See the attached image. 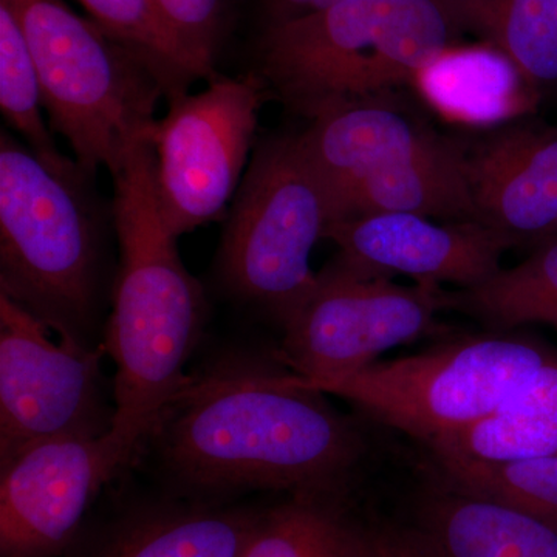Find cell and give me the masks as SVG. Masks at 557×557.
I'll list each match as a JSON object with an SVG mask.
<instances>
[{"mask_svg": "<svg viewBox=\"0 0 557 557\" xmlns=\"http://www.w3.org/2000/svg\"><path fill=\"white\" fill-rule=\"evenodd\" d=\"M322 395L289 373L215 370L193 376L150 440L193 493L343 494L364 442Z\"/></svg>", "mask_w": 557, "mask_h": 557, "instance_id": "1", "label": "cell"}, {"mask_svg": "<svg viewBox=\"0 0 557 557\" xmlns=\"http://www.w3.org/2000/svg\"><path fill=\"white\" fill-rule=\"evenodd\" d=\"M112 178L120 244L104 343L116 368L112 432L141 448L193 380L185 368L200 338L205 302L160 211L150 138L132 148Z\"/></svg>", "mask_w": 557, "mask_h": 557, "instance_id": "2", "label": "cell"}, {"mask_svg": "<svg viewBox=\"0 0 557 557\" xmlns=\"http://www.w3.org/2000/svg\"><path fill=\"white\" fill-rule=\"evenodd\" d=\"M458 32L443 0H341L267 25L258 75L292 112L311 120L412 84Z\"/></svg>", "mask_w": 557, "mask_h": 557, "instance_id": "3", "label": "cell"}, {"mask_svg": "<svg viewBox=\"0 0 557 557\" xmlns=\"http://www.w3.org/2000/svg\"><path fill=\"white\" fill-rule=\"evenodd\" d=\"M90 178L83 168L54 170L0 134V293L78 339L95 310L100 267Z\"/></svg>", "mask_w": 557, "mask_h": 557, "instance_id": "4", "label": "cell"}, {"mask_svg": "<svg viewBox=\"0 0 557 557\" xmlns=\"http://www.w3.org/2000/svg\"><path fill=\"white\" fill-rule=\"evenodd\" d=\"M16 14L42 87L50 129L69 143L84 172L120 170L152 137L164 98L149 69L64 0H3Z\"/></svg>", "mask_w": 557, "mask_h": 557, "instance_id": "5", "label": "cell"}, {"mask_svg": "<svg viewBox=\"0 0 557 557\" xmlns=\"http://www.w3.org/2000/svg\"><path fill=\"white\" fill-rule=\"evenodd\" d=\"M553 357L530 339L475 336L412 357L376 361L338 379L289 375L298 386L347 399L431 446L491 416Z\"/></svg>", "mask_w": 557, "mask_h": 557, "instance_id": "6", "label": "cell"}, {"mask_svg": "<svg viewBox=\"0 0 557 557\" xmlns=\"http://www.w3.org/2000/svg\"><path fill=\"white\" fill-rule=\"evenodd\" d=\"M329 223L327 190L299 135L263 139L223 231L220 276L237 298L282 322L317 284L311 251Z\"/></svg>", "mask_w": 557, "mask_h": 557, "instance_id": "7", "label": "cell"}, {"mask_svg": "<svg viewBox=\"0 0 557 557\" xmlns=\"http://www.w3.org/2000/svg\"><path fill=\"white\" fill-rule=\"evenodd\" d=\"M446 309H454V293L442 285L405 287L335 258L281 322V355L306 380L350 375L384 351L426 335Z\"/></svg>", "mask_w": 557, "mask_h": 557, "instance_id": "8", "label": "cell"}, {"mask_svg": "<svg viewBox=\"0 0 557 557\" xmlns=\"http://www.w3.org/2000/svg\"><path fill=\"white\" fill-rule=\"evenodd\" d=\"M208 84L168 102L150 137L157 199L175 237L218 219L237 193L269 95L258 73Z\"/></svg>", "mask_w": 557, "mask_h": 557, "instance_id": "9", "label": "cell"}, {"mask_svg": "<svg viewBox=\"0 0 557 557\" xmlns=\"http://www.w3.org/2000/svg\"><path fill=\"white\" fill-rule=\"evenodd\" d=\"M50 330L0 293V467L38 443L112 431L100 354Z\"/></svg>", "mask_w": 557, "mask_h": 557, "instance_id": "10", "label": "cell"}, {"mask_svg": "<svg viewBox=\"0 0 557 557\" xmlns=\"http://www.w3.org/2000/svg\"><path fill=\"white\" fill-rule=\"evenodd\" d=\"M139 446L108 432L38 443L2 465L0 557H62L101 487Z\"/></svg>", "mask_w": 557, "mask_h": 557, "instance_id": "11", "label": "cell"}, {"mask_svg": "<svg viewBox=\"0 0 557 557\" xmlns=\"http://www.w3.org/2000/svg\"><path fill=\"white\" fill-rule=\"evenodd\" d=\"M324 239L336 258L383 276H408L417 284L475 287L500 271L515 242L479 222L437 223L416 214H372L335 220Z\"/></svg>", "mask_w": 557, "mask_h": 557, "instance_id": "12", "label": "cell"}, {"mask_svg": "<svg viewBox=\"0 0 557 557\" xmlns=\"http://www.w3.org/2000/svg\"><path fill=\"white\" fill-rule=\"evenodd\" d=\"M475 219L520 245L557 239V127L512 124L465 152Z\"/></svg>", "mask_w": 557, "mask_h": 557, "instance_id": "13", "label": "cell"}, {"mask_svg": "<svg viewBox=\"0 0 557 557\" xmlns=\"http://www.w3.org/2000/svg\"><path fill=\"white\" fill-rule=\"evenodd\" d=\"M298 135L324 182L327 199L330 193L362 175L423 159L454 145L384 97L325 110Z\"/></svg>", "mask_w": 557, "mask_h": 557, "instance_id": "14", "label": "cell"}, {"mask_svg": "<svg viewBox=\"0 0 557 557\" xmlns=\"http://www.w3.org/2000/svg\"><path fill=\"white\" fill-rule=\"evenodd\" d=\"M258 509L166 502L127 509L62 557H240Z\"/></svg>", "mask_w": 557, "mask_h": 557, "instance_id": "15", "label": "cell"}, {"mask_svg": "<svg viewBox=\"0 0 557 557\" xmlns=\"http://www.w3.org/2000/svg\"><path fill=\"white\" fill-rule=\"evenodd\" d=\"M416 533L434 557H557V525L456 485L424 498Z\"/></svg>", "mask_w": 557, "mask_h": 557, "instance_id": "16", "label": "cell"}, {"mask_svg": "<svg viewBox=\"0 0 557 557\" xmlns=\"http://www.w3.org/2000/svg\"><path fill=\"white\" fill-rule=\"evenodd\" d=\"M418 95L450 123L494 127L533 112L539 91L515 62L487 42L453 44L412 81Z\"/></svg>", "mask_w": 557, "mask_h": 557, "instance_id": "17", "label": "cell"}, {"mask_svg": "<svg viewBox=\"0 0 557 557\" xmlns=\"http://www.w3.org/2000/svg\"><path fill=\"white\" fill-rule=\"evenodd\" d=\"M330 222L372 214L478 222L456 145L423 159L362 175L329 194Z\"/></svg>", "mask_w": 557, "mask_h": 557, "instance_id": "18", "label": "cell"}, {"mask_svg": "<svg viewBox=\"0 0 557 557\" xmlns=\"http://www.w3.org/2000/svg\"><path fill=\"white\" fill-rule=\"evenodd\" d=\"M429 449L440 458L509 461L557 456V357L491 416Z\"/></svg>", "mask_w": 557, "mask_h": 557, "instance_id": "19", "label": "cell"}, {"mask_svg": "<svg viewBox=\"0 0 557 557\" xmlns=\"http://www.w3.org/2000/svg\"><path fill=\"white\" fill-rule=\"evenodd\" d=\"M460 30L478 33L541 94L557 87V0H443Z\"/></svg>", "mask_w": 557, "mask_h": 557, "instance_id": "20", "label": "cell"}, {"mask_svg": "<svg viewBox=\"0 0 557 557\" xmlns=\"http://www.w3.org/2000/svg\"><path fill=\"white\" fill-rule=\"evenodd\" d=\"M366 534L341 494H293L259 511L240 557H362Z\"/></svg>", "mask_w": 557, "mask_h": 557, "instance_id": "21", "label": "cell"}, {"mask_svg": "<svg viewBox=\"0 0 557 557\" xmlns=\"http://www.w3.org/2000/svg\"><path fill=\"white\" fill-rule=\"evenodd\" d=\"M454 309L483 319L491 327L511 330L522 324H548L557 313V239L483 284L454 292Z\"/></svg>", "mask_w": 557, "mask_h": 557, "instance_id": "22", "label": "cell"}, {"mask_svg": "<svg viewBox=\"0 0 557 557\" xmlns=\"http://www.w3.org/2000/svg\"><path fill=\"white\" fill-rule=\"evenodd\" d=\"M90 20L126 47L159 81L168 102L203 79L161 20L153 0H79Z\"/></svg>", "mask_w": 557, "mask_h": 557, "instance_id": "23", "label": "cell"}, {"mask_svg": "<svg viewBox=\"0 0 557 557\" xmlns=\"http://www.w3.org/2000/svg\"><path fill=\"white\" fill-rule=\"evenodd\" d=\"M44 95L38 69L16 14L0 0V110L7 124L54 170H78V161L58 149L47 129L42 110Z\"/></svg>", "mask_w": 557, "mask_h": 557, "instance_id": "24", "label": "cell"}, {"mask_svg": "<svg viewBox=\"0 0 557 557\" xmlns=\"http://www.w3.org/2000/svg\"><path fill=\"white\" fill-rule=\"evenodd\" d=\"M450 483L557 525V456L509 461L440 458Z\"/></svg>", "mask_w": 557, "mask_h": 557, "instance_id": "25", "label": "cell"}, {"mask_svg": "<svg viewBox=\"0 0 557 557\" xmlns=\"http://www.w3.org/2000/svg\"><path fill=\"white\" fill-rule=\"evenodd\" d=\"M161 20L203 79L211 81L222 39L225 0H153Z\"/></svg>", "mask_w": 557, "mask_h": 557, "instance_id": "26", "label": "cell"}, {"mask_svg": "<svg viewBox=\"0 0 557 557\" xmlns=\"http://www.w3.org/2000/svg\"><path fill=\"white\" fill-rule=\"evenodd\" d=\"M362 557H434L416 530L368 528Z\"/></svg>", "mask_w": 557, "mask_h": 557, "instance_id": "27", "label": "cell"}, {"mask_svg": "<svg viewBox=\"0 0 557 557\" xmlns=\"http://www.w3.org/2000/svg\"><path fill=\"white\" fill-rule=\"evenodd\" d=\"M265 2L269 24L296 20L306 16L313 9L314 0H263Z\"/></svg>", "mask_w": 557, "mask_h": 557, "instance_id": "28", "label": "cell"}, {"mask_svg": "<svg viewBox=\"0 0 557 557\" xmlns=\"http://www.w3.org/2000/svg\"><path fill=\"white\" fill-rule=\"evenodd\" d=\"M549 327H553V329H556L557 330V313L555 314V317H553L552 319H549L548 321V324Z\"/></svg>", "mask_w": 557, "mask_h": 557, "instance_id": "29", "label": "cell"}]
</instances>
